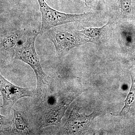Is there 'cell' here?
I'll use <instances>...</instances> for the list:
<instances>
[{
  "label": "cell",
  "mask_w": 135,
  "mask_h": 135,
  "mask_svg": "<svg viewBox=\"0 0 135 135\" xmlns=\"http://www.w3.org/2000/svg\"><path fill=\"white\" fill-rule=\"evenodd\" d=\"M13 113L9 134H32L31 128L22 113L15 109L13 110Z\"/></svg>",
  "instance_id": "obj_8"
},
{
  "label": "cell",
  "mask_w": 135,
  "mask_h": 135,
  "mask_svg": "<svg viewBox=\"0 0 135 135\" xmlns=\"http://www.w3.org/2000/svg\"><path fill=\"white\" fill-rule=\"evenodd\" d=\"M6 67V66L4 65L3 63H2L1 61H0V69H2Z\"/></svg>",
  "instance_id": "obj_14"
},
{
  "label": "cell",
  "mask_w": 135,
  "mask_h": 135,
  "mask_svg": "<svg viewBox=\"0 0 135 135\" xmlns=\"http://www.w3.org/2000/svg\"><path fill=\"white\" fill-rule=\"evenodd\" d=\"M42 15L41 32L42 33L49 30L68 23L85 21L91 16V12L81 14H66L59 12L49 6L45 0H37Z\"/></svg>",
  "instance_id": "obj_2"
},
{
  "label": "cell",
  "mask_w": 135,
  "mask_h": 135,
  "mask_svg": "<svg viewBox=\"0 0 135 135\" xmlns=\"http://www.w3.org/2000/svg\"><path fill=\"white\" fill-rule=\"evenodd\" d=\"M131 86L125 101V105L120 112L121 116H126L135 112V74L131 75Z\"/></svg>",
  "instance_id": "obj_9"
},
{
  "label": "cell",
  "mask_w": 135,
  "mask_h": 135,
  "mask_svg": "<svg viewBox=\"0 0 135 135\" xmlns=\"http://www.w3.org/2000/svg\"><path fill=\"white\" fill-rule=\"evenodd\" d=\"M95 0H84L85 3L87 6H89L93 4Z\"/></svg>",
  "instance_id": "obj_13"
},
{
  "label": "cell",
  "mask_w": 135,
  "mask_h": 135,
  "mask_svg": "<svg viewBox=\"0 0 135 135\" xmlns=\"http://www.w3.org/2000/svg\"><path fill=\"white\" fill-rule=\"evenodd\" d=\"M81 34L79 31L54 28L47 31V36L54 44L56 55L59 57L64 56L72 49L84 43Z\"/></svg>",
  "instance_id": "obj_3"
},
{
  "label": "cell",
  "mask_w": 135,
  "mask_h": 135,
  "mask_svg": "<svg viewBox=\"0 0 135 135\" xmlns=\"http://www.w3.org/2000/svg\"><path fill=\"white\" fill-rule=\"evenodd\" d=\"M81 107L76 104L71 111L64 126L62 133L64 134L77 135L87 130L93 122L94 118L99 115V112L94 110L89 115L85 113L80 114Z\"/></svg>",
  "instance_id": "obj_5"
},
{
  "label": "cell",
  "mask_w": 135,
  "mask_h": 135,
  "mask_svg": "<svg viewBox=\"0 0 135 135\" xmlns=\"http://www.w3.org/2000/svg\"><path fill=\"white\" fill-rule=\"evenodd\" d=\"M26 32L25 29H20L0 36V61L6 67L14 60L15 49Z\"/></svg>",
  "instance_id": "obj_6"
},
{
  "label": "cell",
  "mask_w": 135,
  "mask_h": 135,
  "mask_svg": "<svg viewBox=\"0 0 135 135\" xmlns=\"http://www.w3.org/2000/svg\"></svg>",
  "instance_id": "obj_15"
},
{
  "label": "cell",
  "mask_w": 135,
  "mask_h": 135,
  "mask_svg": "<svg viewBox=\"0 0 135 135\" xmlns=\"http://www.w3.org/2000/svg\"><path fill=\"white\" fill-rule=\"evenodd\" d=\"M39 33L35 30L27 31L25 40L19 42L15 49L14 60H21L32 68L37 80V94L44 101L47 97L50 80L44 71L35 50V41Z\"/></svg>",
  "instance_id": "obj_1"
},
{
  "label": "cell",
  "mask_w": 135,
  "mask_h": 135,
  "mask_svg": "<svg viewBox=\"0 0 135 135\" xmlns=\"http://www.w3.org/2000/svg\"><path fill=\"white\" fill-rule=\"evenodd\" d=\"M76 97L73 95L66 97L46 111L41 119L39 128L41 129L49 126H57L60 123L66 111Z\"/></svg>",
  "instance_id": "obj_7"
},
{
  "label": "cell",
  "mask_w": 135,
  "mask_h": 135,
  "mask_svg": "<svg viewBox=\"0 0 135 135\" xmlns=\"http://www.w3.org/2000/svg\"><path fill=\"white\" fill-rule=\"evenodd\" d=\"M109 24L110 21L109 20L107 23L101 27L83 28L81 31H79L88 37L95 38H99L102 36Z\"/></svg>",
  "instance_id": "obj_10"
},
{
  "label": "cell",
  "mask_w": 135,
  "mask_h": 135,
  "mask_svg": "<svg viewBox=\"0 0 135 135\" xmlns=\"http://www.w3.org/2000/svg\"><path fill=\"white\" fill-rule=\"evenodd\" d=\"M11 120L0 114V134H9Z\"/></svg>",
  "instance_id": "obj_11"
},
{
  "label": "cell",
  "mask_w": 135,
  "mask_h": 135,
  "mask_svg": "<svg viewBox=\"0 0 135 135\" xmlns=\"http://www.w3.org/2000/svg\"><path fill=\"white\" fill-rule=\"evenodd\" d=\"M0 92L2 98V109L9 112L17 101L21 98L33 96L32 88H22L12 84L0 73Z\"/></svg>",
  "instance_id": "obj_4"
},
{
  "label": "cell",
  "mask_w": 135,
  "mask_h": 135,
  "mask_svg": "<svg viewBox=\"0 0 135 135\" xmlns=\"http://www.w3.org/2000/svg\"><path fill=\"white\" fill-rule=\"evenodd\" d=\"M119 5L122 16H127L131 12L132 0H119Z\"/></svg>",
  "instance_id": "obj_12"
}]
</instances>
